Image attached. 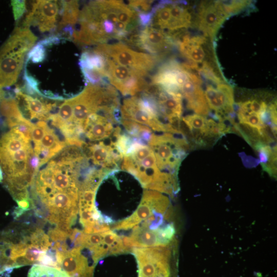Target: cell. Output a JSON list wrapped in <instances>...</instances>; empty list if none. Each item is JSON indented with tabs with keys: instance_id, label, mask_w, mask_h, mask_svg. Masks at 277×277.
Returning a JSON list of instances; mask_svg holds the SVG:
<instances>
[{
	"instance_id": "obj_8",
	"label": "cell",
	"mask_w": 277,
	"mask_h": 277,
	"mask_svg": "<svg viewBox=\"0 0 277 277\" xmlns=\"http://www.w3.org/2000/svg\"><path fill=\"white\" fill-rule=\"evenodd\" d=\"M127 41L138 49L161 58L175 44L170 35L151 26L136 30Z\"/></svg>"
},
{
	"instance_id": "obj_3",
	"label": "cell",
	"mask_w": 277,
	"mask_h": 277,
	"mask_svg": "<svg viewBox=\"0 0 277 277\" xmlns=\"http://www.w3.org/2000/svg\"><path fill=\"white\" fill-rule=\"evenodd\" d=\"M147 145L154 154L159 169L176 175L180 163L187 155L189 148L186 139L175 137L170 133L160 135L153 133Z\"/></svg>"
},
{
	"instance_id": "obj_19",
	"label": "cell",
	"mask_w": 277,
	"mask_h": 277,
	"mask_svg": "<svg viewBox=\"0 0 277 277\" xmlns=\"http://www.w3.org/2000/svg\"><path fill=\"white\" fill-rule=\"evenodd\" d=\"M115 124L101 111L91 114L83 126V137L90 141H100L113 134Z\"/></svg>"
},
{
	"instance_id": "obj_21",
	"label": "cell",
	"mask_w": 277,
	"mask_h": 277,
	"mask_svg": "<svg viewBox=\"0 0 277 277\" xmlns=\"http://www.w3.org/2000/svg\"><path fill=\"white\" fill-rule=\"evenodd\" d=\"M170 17L166 33L183 31L191 25L192 16L185 2L169 1Z\"/></svg>"
},
{
	"instance_id": "obj_31",
	"label": "cell",
	"mask_w": 277,
	"mask_h": 277,
	"mask_svg": "<svg viewBox=\"0 0 277 277\" xmlns=\"http://www.w3.org/2000/svg\"><path fill=\"white\" fill-rule=\"evenodd\" d=\"M240 123L248 124L258 129L261 128L264 125L260 115L255 113H251L246 116Z\"/></svg>"
},
{
	"instance_id": "obj_30",
	"label": "cell",
	"mask_w": 277,
	"mask_h": 277,
	"mask_svg": "<svg viewBox=\"0 0 277 277\" xmlns=\"http://www.w3.org/2000/svg\"><path fill=\"white\" fill-rule=\"evenodd\" d=\"M14 18L15 21L22 16L26 10L25 1H11Z\"/></svg>"
},
{
	"instance_id": "obj_28",
	"label": "cell",
	"mask_w": 277,
	"mask_h": 277,
	"mask_svg": "<svg viewBox=\"0 0 277 277\" xmlns=\"http://www.w3.org/2000/svg\"><path fill=\"white\" fill-rule=\"evenodd\" d=\"M46 57V52L44 46L38 43L32 47L27 54L26 62L31 61L32 63L37 64L42 62Z\"/></svg>"
},
{
	"instance_id": "obj_12",
	"label": "cell",
	"mask_w": 277,
	"mask_h": 277,
	"mask_svg": "<svg viewBox=\"0 0 277 277\" xmlns=\"http://www.w3.org/2000/svg\"><path fill=\"white\" fill-rule=\"evenodd\" d=\"M79 65L86 81L91 85L109 83L107 73V59L94 48L84 51Z\"/></svg>"
},
{
	"instance_id": "obj_32",
	"label": "cell",
	"mask_w": 277,
	"mask_h": 277,
	"mask_svg": "<svg viewBox=\"0 0 277 277\" xmlns=\"http://www.w3.org/2000/svg\"><path fill=\"white\" fill-rule=\"evenodd\" d=\"M3 171L0 166V182H2L3 181Z\"/></svg>"
},
{
	"instance_id": "obj_24",
	"label": "cell",
	"mask_w": 277,
	"mask_h": 277,
	"mask_svg": "<svg viewBox=\"0 0 277 277\" xmlns=\"http://www.w3.org/2000/svg\"><path fill=\"white\" fill-rule=\"evenodd\" d=\"M235 127L239 135L243 136L254 148L258 144L262 143V137L258 128L242 123H236Z\"/></svg>"
},
{
	"instance_id": "obj_17",
	"label": "cell",
	"mask_w": 277,
	"mask_h": 277,
	"mask_svg": "<svg viewBox=\"0 0 277 277\" xmlns=\"http://www.w3.org/2000/svg\"><path fill=\"white\" fill-rule=\"evenodd\" d=\"M86 148L88 150V154H86L94 166L100 167L109 173L117 169L118 164L123 156L111 142L110 145H106L103 142L87 144Z\"/></svg>"
},
{
	"instance_id": "obj_6",
	"label": "cell",
	"mask_w": 277,
	"mask_h": 277,
	"mask_svg": "<svg viewBox=\"0 0 277 277\" xmlns=\"http://www.w3.org/2000/svg\"><path fill=\"white\" fill-rule=\"evenodd\" d=\"M138 265V277H168L169 250L165 246L133 247Z\"/></svg>"
},
{
	"instance_id": "obj_4",
	"label": "cell",
	"mask_w": 277,
	"mask_h": 277,
	"mask_svg": "<svg viewBox=\"0 0 277 277\" xmlns=\"http://www.w3.org/2000/svg\"><path fill=\"white\" fill-rule=\"evenodd\" d=\"M95 50L114 63L148 74L161 57L134 50L121 42L98 45Z\"/></svg>"
},
{
	"instance_id": "obj_23",
	"label": "cell",
	"mask_w": 277,
	"mask_h": 277,
	"mask_svg": "<svg viewBox=\"0 0 277 277\" xmlns=\"http://www.w3.org/2000/svg\"><path fill=\"white\" fill-rule=\"evenodd\" d=\"M121 122L128 135L145 144L148 143L153 133L149 127L127 120L121 119Z\"/></svg>"
},
{
	"instance_id": "obj_25",
	"label": "cell",
	"mask_w": 277,
	"mask_h": 277,
	"mask_svg": "<svg viewBox=\"0 0 277 277\" xmlns=\"http://www.w3.org/2000/svg\"><path fill=\"white\" fill-rule=\"evenodd\" d=\"M27 277H69L64 271L54 267L34 264L28 272Z\"/></svg>"
},
{
	"instance_id": "obj_14",
	"label": "cell",
	"mask_w": 277,
	"mask_h": 277,
	"mask_svg": "<svg viewBox=\"0 0 277 277\" xmlns=\"http://www.w3.org/2000/svg\"><path fill=\"white\" fill-rule=\"evenodd\" d=\"M204 92L209 108L215 115L222 117L234 113L233 91L228 84L208 85Z\"/></svg>"
},
{
	"instance_id": "obj_22",
	"label": "cell",
	"mask_w": 277,
	"mask_h": 277,
	"mask_svg": "<svg viewBox=\"0 0 277 277\" xmlns=\"http://www.w3.org/2000/svg\"><path fill=\"white\" fill-rule=\"evenodd\" d=\"M62 13V19L58 25L57 30L65 27H73L77 22L79 14V5L77 1H61Z\"/></svg>"
},
{
	"instance_id": "obj_16",
	"label": "cell",
	"mask_w": 277,
	"mask_h": 277,
	"mask_svg": "<svg viewBox=\"0 0 277 277\" xmlns=\"http://www.w3.org/2000/svg\"><path fill=\"white\" fill-rule=\"evenodd\" d=\"M227 17L218 1L205 2L200 7L195 24L203 36L212 38Z\"/></svg>"
},
{
	"instance_id": "obj_2",
	"label": "cell",
	"mask_w": 277,
	"mask_h": 277,
	"mask_svg": "<svg viewBox=\"0 0 277 277\" xmlns=\"http://www.w3.org/2000/svg\"><path fill=\"white\" fill-rule=\"evenodd\" d=\"M123 157L122 169L133 175L144 188L172 194L177 185L176 175L159 169L148 145L136 141Z\"/></svg>"
},
{
	"instance_id": "obj_18",
	"label": "cell",
	"mask_w": 277,
	"mask_h": 277,
	"mask_svg": "<svg viewBox=\"0 0 277 277\" xmlns=\"http://www.w3.org/2000/svg\"><path fill=\"white\" fill-rule=\"evenodd\" d=\"M15 98L23 104V110L29 116V120H37L48 121L53 109L56 108L55 103H48L38 97L32 96L21 91L19 87L14 90Z\"/></svg>"
},
{
	"instance_id": "obj_11",
	"label": "cell",
	"mask_w": 277,
	"mask_h": 277,
	"mask_svg": "<svg viewBox=\"0 0 277 277\" xmlns=\"http://www.w3.org/2000/svg\"><path fill=\"white\" fill-rule=\"evenodd\" d=\"M59 7L55 1H36L26 15L23 27L36 26L42 32L51 31L55 28Z\"/></svg>"
},
{
	"instance_id": "obj_7",
	"label": "cell",
	"mask_w": 277,
	"mask_h": 277,
	"mask_svg": "<svg viewBox=\"0 0 277 277\" xmlns=\"http://www.w3.org/2000/svg\"><path fill=\"white\" fill-rule=\"evenodd\" d=\"M169 204L168 198L153 190H144L141 202L135 212L129 217L116 223L113 228L129 229L145 221L156 213L164 214Z\"/></svg>"
},
{
	"instance_id": "obj_10",
	"label": "cell",
	"mask_w": 277,
	"mask_h": 277,
	"mask_svg": "<svg viewBox=\"0 0 277 277\" xmlns=\"http://www.w3.org/2000/svg\"><path fill=\"white\" fill-rule=\"evenodd\" d=\"M174 233L171 225L156 229H150L141 225L134 227L129 237H123L122 239L129 250L133 247L165 246L171 240Z\"/></svg>"
},
{
	"instance_id": "obj_20",
	"label": "cell",
	"mask_w": 277,
	"mask_h": 277,
	"mask_svg": "<svg viewBox=\"0 0 277 277\" xmlns=\"http://www.w3.org/2000/svg\"><path fill=\"white\" fill-rule=\"evenodd\" d=\"M67 146L65 140H62L59 134L47 124L39 144L33 148L35 154L39 159V167L47 163Z\"/></svg>"
},
{
	"instance_id": "obj_26",
	"label": "cell",
	"mask_w": 277,
	"mask_h": 277,
	"mask_svg": "<svg viewBox=\"0 0 277 277\" xmlns=\"http://www.w3.org/2000/svg\"><path fill=\"white\" fill-rule=\"evenodd\" d=\"M218 2L227 17L244 10L251 4V2L248 1H218Z\"/></svg>"
},
{
	"instance_id": "obj_29",
	"label": "cell",
	"mask_w": 277,
	"mask_h": 277,
	"mask_svg": "<svg viewBox=\"0 0 277 277\" xmlns=\"http://www.w3.org/2000/svg\"><path fill=\"white\" fill-rule=\"evenodd\" d=\"M128 5L137 14L147 13L152 9V3L150 1H129Z\"/></svg>"
},
{
	"instance_id": "obj_9",
	"label": "cell",
	"mask_w": 277,
	"mask_h": 277,
	"mask_svg": "<svg viewBox=\"0 0 277 277\" xmlns=\"http://www.w3.org/2000/svg\"><path fill=\"white\" fill-rule=\"evenodd\" d=\"M121 119L147 126L153 130L166 132V128L158 119L147 102L138 94L124 100L120 107Z\"/></svg>"
},
{
	"instance_id": "obj_5",
	"label": "cell",
	"mask_w": 277,
	"mask_h": 277,
	"mask_svg": "<svg viewBox=\"0 0 277 277\" xmlns=\"http://www.w3.org/2000/svg\"><path fill=\"white\" fill-rule=\"evenodd\" d=\"M106 59L109 83L123 95H135L149 85L146 81L147 74L116 64L107 57Z\"/></svg>"
},
{
	"instance_id": "obj_1",
	"label": "cell",
	"mask_w": 277,
	"mask_h": 277,
	"mask_svg": "<svg viewBox=\"0 0 277 277\" xmlns=\"http://www.w3.org/2000/svg\"><path fill=\"white\" fill-rule=\"evenodd\" d=\"M0 166L3 182L15 201L29 195L39 168L31 142L13 129L0 137Z\"/></svg>"
},
{
	"instance_id": "obj_15",
	"label": "cell",
	"mask_w": 277,
	"mask_h": 277,
	"mask_svg": "<svg viewBox=\"0 0 277 277\" xmlns=\"http://www.w3.org/2000/svg\"><path fill=\"white\" fill-rule=\"evenodd\" d=\"M57 262L61 269L69 277H92L94 266L81 252V248H74L58 254Z\"/></svg>"
},
{
	"instance_id": "obj_27",
	"label": "cell",
	"mask_w": 277,
	"mask_h": 277,
	"mask_svg": "<svg viewBox=\"0 0 277 277\" xmlns=\"http://www.w3.org/2000/svg\"><path fill=\"white\" fill-rule=\"evenodd\" d=\"M182 120L190 127V129H194L202 131L204 134L207 131V118L204 116L197 114L188 115Z\"/></svg>"
},
{
	"instance_id": "obj_13",
	"label": "cell",
	"mask_w": 277,
	"mask_h": 277,
	"mask_svg": "<svg viewBox=\"0 0 277 277\" xmlns=\"http://www.w3.org/2000/svg\"><path fill=\"white\" fill-rule=\"evenodd\" d=\"M26 53L10 49L4 44L0 48V89L10 87L16 82Z\"/></svg>"
}]
</instances>
